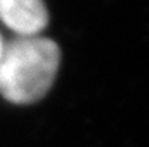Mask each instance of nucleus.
Returning a JSON list of instances; mask_svg holds the SVG:
<instances>
[{
    "mask_svg": "<svg viewBox=\"0 0 149 147\" xmlns=\"http://www.w3.org/2000/svg\"><path fill=\"white\" fill-rule=\"evenodd\" d=\"M2 22L19 36H36L48 22L43 0H0Z\"/></svg>",
    "mask_w": 149,
    "mask_h": 147,
    "instance_id": "nucleus-2",
    "label": "nucleus"
},
{
    "mask_svg": "<svg viewBox=\"0 0 149 147\" xmlns=\"http://www.w3.org/2000/svg\"><path fill=\"white\" fill-rule=\"evenodd\" d=\"M60 63L55 41L40 36H19L2 46L0 92L15 104L41 99L52 87Z\"/></svg>",
    "mask_w": 149,
    "mask_h": 147,
    "instance_id": "nucleus-1",
    "label": "nucleus"
},
{
    "mask_svg": "<svg viewBox=\"0 0 149 147\" xmlns=\"http://www.w3.org/2000/svg\"><path fill=\"white\" fill-rule=\"evenodd\" d=\"M2 46H3V43H2V40H0V53H2Z\"/></svg>",
    "mask_w": 149,
    "mask_h": 147,
    "instance_id": "nucleus-3",
    "label": "nucleus"
}]
</instances>
